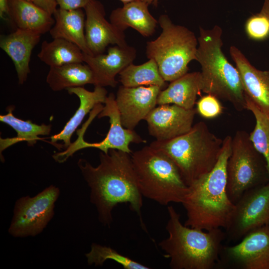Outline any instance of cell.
Returning a JSON list of instances; mask_svg holds the SVG:
<instances>
[{"mask_svg":"<svg viewBox=\"0 0 269 269\" xmlns=\"http://www.w3.org/2000/svg\"><path fill=\"white\" fill-rule=\"evenodd\" d=\"M269 225V182L246 191L235 204L226 239L237 241L259 227Z\"/></svg>","mask_w":269,"mask_h":269,"instance_id":"11","label":"cell"},{"mask_svg":"<svg viewBox=\"0 0 269 269\" xmlns=\"http://www.w3.org/2000/svg\"><path fill=\"white\" fill-rule=\"evenodd\" d=\"M223 141L204 122H200L184 134L167 140H155L149 145L173 161L189 186L214 168L220 155Z\"/></svg>","mask_w":269,"mask_h":269,"instance_id":"5","label":"cell"},{"mask_svg":"<svg viewBox=\"0 0 269 269\" xmlns=\"http://www.w3.org/2000/svg\"><path fill=\"white\" fill-rule=\"evenodd\" d=\"M124 4H126L129 2H130L131 1H133L134 0H120Z\"/></svg>","mask_w":269,"mask_h":269,"instance_id":"37","label":"cell"},{"mask_svg":"<svg viewBox=\"0 0 269 269\" xmlns=\"http://www.w3.org/2000/svg\"><path fill=\"white\" fill-rule=\"evenodd\" d=\"M30 1L51 15L53 14L57 8L56 0H30Z\"/></svg>","mask_w":269,"mask_h":269,"instance_id":"33","label":"cell"},{"mask_svg":"<svg viewBox=\"0 0 269 269\" xmlns=\"http://www.w3.org/2000/svg\"><path fill=\"white\" fill-rule=\"evenodd\" d=\"M69 94L76 95L80 100V106L74 115L58 134L52 135L51 142L54 143L62 140L64 148L71 144V138L86 115L98 104L105 103L107 91L104 87L96 86L93 91H89L83 87L69 88L66 89Z\"/></svg>","mask_w":269,"mask_h":269,"instance_id":"21","label":"cell"},{"mask_svg":"<svg viewBox=\"0 0 269 269\" xmlns=\"http://www.w3.org/2000/svg\"><path fill=\"white\" fill-rule=\"evenodd\" d=\"M60 194L50 185L34 197H22L14 205L8 232L14 237L35 236L40 233L54 214L55 203Z\"/></svg>","mask_w":269,"mask_h":269,"instance_id":"10","label":"cell"},{"mask_svg":"<svg viewBox=\"0 0 269 269\" xmlns=\"http://www.w3.org/2000/svg\"><path fill=\"white\" fill-rule=\"evenodd\" d=\"M26 0L30 1V0Z\"/></svg>","mask_w":269,"mask_h":269,"instance_id":"38","label":"cell"},{"mask_svg":"<svg viewBox=\"0 0 269 269\" xmlns=\"http://www.w3.org/2000/svg\"><path fill=\"white\" fill-rule=\"evenodd\" d=\"M222 29L199 28L196 60L201 65L202 92L229 102L238 111L246 109V96L236 67L222 51Z\"/></svg>","mask_w":269,"mask_h":269,"instance_id":"4","label":"cell"},{"mask_svg":"<svg viewBox=\"0 0 269 269\" xmlns=\"http://www.w3.org/2000/svg\"><path fill=\"white\" fill-rule=\"evenodd\" d=\"M92 0H56L59 7L66 9L84 8Z\"/></svg>","mask_w":269,"mask_h":269,"instance_id":"32","label":"cell"},{"mask_svg":"<svg viewBox=\"0 0 269 269\" xmlns=\"http://www.w3.org/2000/svg\"><path fill=\"white\" fill-rule=\"evenodd\" d=\"M147 3L148 5L152 4L154 6H157L158 4V0H141Z\"/></svg>","mask_w":269,"mask_h":269,"instance_id":"36","label":"cell"},{"mask_svg":"<svg viewBox=\"0 0 269 269\" xmlns=\"http://www.w3.org/2000/svg\"><path fill=\"white\" fill-rule=\"evenodd\" d=\"M196 111L201 117L211 119L220 115L223 107L219 99L210 94L201 97L196 103Z\"/></svg>","mask_w":269,"mask_h":269,"instance_id":"31","label":"cell"},{"mask_svg":"<svg viewBox=\"0 0 269 269\" xmlns=\"http://www.w3.org/2000/svg\"><path fill=\"white\" fill-rule=\"evenodd\" d=\"M167 212L168 236L159 246L170 259V268L212 269L218 266L225 232L221 228L205 231L186 226L172 205L167 207Z\"/></svg>","mask_w":269,"mask_h":269,"instance_id":"3","label":"cell"},{"mask_svg":"<svg viewBox=\"0 0 269 269\" xmlns=\"http://www.w3.org/2000/svg\"><path fill=\"white\" fill-rule=\"evenodd\" d=\"M248 36L253 40H263L269 36V19L261 12L250 17L245 24Z\"/></svg>","mask_w":269,"mask_h":269,"instance_id":"30","label":"cell"},{"mask_svg":"<svg viewBox=\"0 0 269 269\" xmlns=\"http://www.w3.org/2000/svg\"><path fill=\"white\" fill-rule=\"evenodd\" d=\"M162 90L157 86H120L116 101L123 127L134 130L139 122L144 120L155 107L158 96Z\"/></svg>","mask_w":269,"mask_h":269,"instance_id":"15","label":"cell"},{"mask_svg":"<svg viewBox=\"0 0 269 269\" xmlns=\"http://www.w3.org/2000/svg\"><path fill=\"white\" fill-rule=\"evenodd\" d=\"M246 109L253 114L256 125L249 134L250 138L256 149L265 158L269 175V115L261 111L246 97Z\"/></svg>","mask_w":269,"mask_h":269,"instance_id":"28","label":"cell"},{"mask_svg":"<svg viewBox=\"0 0 269 269\" xmlns=\"http://www.w3.org/2000/svg\"><path fill=\"white\" fill-rule=\"evenodd\" d=\"M8 0H0V17L4 19L5 15L8 16Z\"/></svg>","mask_w":269,"mask_h":269,"instance_id":"34","label":"cell"},{"mask_svg":"<svg viewBox=\"0 0 269 269\" xmlns=\"http://www.w3.org/2000/svg\"><path fill=\"white\" fill-rule=\"evenodd\" d=\"M227 175V193L234 204L246 191L269 182L266 160L245 131H238L232 137Z\"/></svg>","mask_w":269,"mask_h":269,"instance_id":"8","label":"cell"},{"mask_svg":"<svg viewBox=\"0 0 269 269\" xmlns=\"http://www.w3.org/2000/svg\"><path fill=\"white\" fill-rule=\"evenodd\" d=\"M195 108L186 109L177 105L155 107L146 117L148 133L157 140H167L185 134L193 127Z\"/></svg>","mask_w":269,"mask_h":269,"instance_id":"14","label":"cell"},{"mask_svg":"<svg viewBox=\"0 0 269 269\" xmlns=\"http://www.w3.org/2000/svg\"><path fill=\"white\" fill-rule=\"evenodd\" d=\"M8 16L17 28L43 34L50 31L54 18L47 11L26 0H8Z\"/></svg>","mask_w":269,"mask_h":269,"instance_id":"23","label":"cell"},{"mask_svg":"<svg viewBox=\"0 0 269 269\" xmlns=\"http://www.w3.org/2000/svg\"><path fill=\"white\" fill-rule=\"evenodd\" d=\"M13 109V107H9L7 114L0 116V122L11 127L17 133L14 137L0 138V157L1 152L9 146L21 141H26L28 146H32L41 138L39 135H48L51 131L50 125H39L30 120L23 121L15 117L12 113Z\"/></svg>","mask_w":269,"mask_h":269,"instance_id":"25","label":"cell"},{"mask_svg":"<svg viewBox=\"0 0 269 269\" xmlns=\"http://www.w3.org/2000/svg\"><path fill=\"white\" fill-rule=\"evenodd\" d=\"M104 104L105 106L97 117L99 119L105 117L109 118L110 127L106 137L99 142L89 143L85 141L83 135L89 125L88 123L86 122L82 128L77 131L78 136L76 141L71 143L65 150L56 153V157L58 161L63 163L76 151L87 147L98 148L106 153L110 149H115L131 154L132 151L129 147L130 143H140L146 141L134 130L123 127L116 97L113 93L107 96Z\"/></svg>","mask_w":269,"mask_h":269,"instance_id":"9","label":"cell"},{"mask_svg":"<svg viewBox=\"0 0 269 269\" xmlns=\"http://www.w3.org/2000/svg\"><path fill=\"white\" fill-rule=\"evenodd\" d=\"M136 54L133 46L114 45L108 48L106 54L91 55L83 53V59L93 72L95 86L115 87L118 84L116 76L133 63Z\"/></svg>","mask_w":269,"mask_h":269,"instance_id":"16","label":"cell"},{"mask_svg":"<svg viewBox=\"0 0 269 269\" xmlns=\"http://www.w3.org/2000/svg\"><path fill=\"white\" fill-rule=\"evenodd\" d=\"M131 158L142 196L162 205L182 203L188 186L167 155L149 145L134 152Z\"/></svg>","mask_w":269,"mask_h":269,"instance_id":"6","label":"cell"},{"mask_svg":"<svg viewBox=\"0 0 269 269\" xmlns=\"http://www.w3.org/2000/svg\"><path fill=\"white\" fill-rule=\"evenodd\" d=\"M83 52L75 44L62 38L44 40L37 56L45 64L56 67L66 64L83 63Z\"/></svg>","mask_w":269,"mask_h":269,"instance_id":"26","label":"cell"},{"mask_svg":"<svg viewBox=\"0 0 269 269\" xmlns=\"http://www.w3.org/2000/svg\"><path fill=\"white\" fill-rule=\"evenodd\" d=\"M232 141L230 135L223 139L214 168L188 186L181 203L186 212L185 226L205 231L228 227L235 210L227 190V164Z\"/></svg>","mask_w":269,"mask_h":269,"instance_id":"2","label":"cell"},{"mask_svg":"<svg viewBox=\"0 0 269 269\" xmlns=\"http://www.w3.org/2000/svg\"><path fill=\"white\" fill-rule=\"evenodd\" d=\"M46 81L54 91H60L69 88L94 85L93 72L89 66L82 63H74L51 67Z\"/></svg>","mask_w":269,"mask_h":269,"instance_id":"24","label":"cell"},{"mask_svg":"<svg viewBox=\"0 0 269 269\" xmlns=\"http://www.w3.org/2000/svg\"><path fill=\"white\" fill-rule=\"evenodd\" d=\"M218 266L269 269V225L251 231L236 245L222 246Z\"/></svg>","mask_w":269,"mask_h":269,"instance_id":"12","label":"cell"},{"mask_svg":"<svg viewBox=\"0 0 269 269\" xmlns=\"http://www.w3.org/2000/svg\"><path fill=\"white\" fill-rule=\"evenodd\" d=\"M158 23L161 32L146 43V56L156 62L163 79L170 82L186 74L189 63L196 60L198 39L187 27L173 23L166 14L161 15Z\"/></svg>","mask_w":269,"mask_h":269,"instance_id":"7","label":"cell"},{"mask_svg":"<svg viewBox=\"0 0 269 269\" xmlns=\"http://www.w3.org/2000/svg\"><path fill=\"white\" fill-rule=\"evenodd\" d=\"M119 75L120 81L125 87L157 86L162 90L167 87V82L163 79L156 62L152 59L140 65L132 63Z\"/></svg>","mask_w":269,"mask_h":269,"instance_id":"27","label":"cell"},{"mask_svg":"<svg viewBox=\"0 0 269 269\" xmlns=\"http://www.w3.org/2000/svg\"><path fill=\"white\" fill-rule=\"evenodd\" d=\"M202 88L201 72L187 73L170 82L168 86L160 91L157 104H172L186 109H193L197 96Z\"/></svg>","mask_w":269,"mask_h":269,"instance_id":"22","label":"cell"},{"mask_svg":"<svg viewBox=\"0 0 269 269\" xmlns=\"http://www.w3.org/2000/svg\"><path fill=\"white\" fill-rule=\"evenodd\" d=\"M88 265L102 266L108 260L121 265L125 269H149L150 268L133 259L121 254L113 248L93 243L89 252L85 255Z\"/></svg>","mask_w":269,"mask_h":269,"instance_id":"29","label":"cell"},{"mask_svg":"<svg viewBox=\"0 0 269 269\" xmlns=\"http://www.w3.org/2000/svg\"><path fill=\"white\" fill-rule=\"evenodd\" d=\"M130 154L110 149L107 153H100V163L96 167L82 158L77 164L90 188V201L96 207L101 223L110 227L114 208L119 204L127 203L145 230L141 215L143 196Z\"/></svg>","mask_w":269,"mask_h":269,"instance_id":"1","label":"cell"},{"mask_svg":"<svg viewBox=\"0 0 269 269\" xmlns=\"http://www.w3.org/2000/svg\"><path fill=\"white\" fill-rule=\"evenodd\" d=\"M269 19V0H265L260 11Z\"/></svg>","mask_w":269,"mask_h":269,"instance_id":"35","label":"cell"},{"mask_svg":"<svg viewBox=\"0 0 269 269\" xmlns=\"http://www.w3.org/2000/svg\"><path fill=\"white\" fill-rule=\"evenodd\" d=\"M85 13V33L88 47L92 55L103 53L109 45H128L124 32L105 18L103 4L97 0L89 2L83 8Z\"/></svg>","mask_w":269,"mask_h":269,"instance_id":"13","label":"cell"},{"mask_svg":"<svg viewBox=\"0 0 269 269\" xmlns=\"http://www.w3.org/2000/svg\"><path fill=\"white\" fill-rule=\"evenodd\" d=\"M41 36L39 33L19 28L9 34L0 35V47L12 61L19 84L26 81L30 72L32 51Z\"/></svg>","mask_w":269,"mask_h":269,"instance_id":"18","label":"cell"},{"mask_svg":"<svg viewBox=\"0 0 269 269\" xmlns=\"http://www.w3.org/2000/svg\"><path fill=\"white\" fill-rule=\"evenodd\" d=\"M148 4L141 0H134L124 4L122 7L114 9L110 15V22L124 31L132 27L144 37L152 35L158 21L150 14Z\"/></svg>","mask_w":269,"mask_h":269,"instance_id":"19","label":"cell"},{"mask_svg":"<svg viewBox=\"0 0 269 269\" xmlns=\"http://www.w3.org/2000/svg\"><path fill=\"white\" fill-rule=\"evenodd\" d=\"M55 23L49 31L54 38H62L78 46L84 53L93 55L85 37V13L82 8H57L53 13Z\"/></svg>","mask_w":269,"mask_h":269,"instance_id":"20","label":"cell"},{"mask_svg":"<svg viewBox=\"0 0 269 269\" xmlns=\"http://www.w3.org/2000/svg\"><path fill=\"white\" fill-rule=\"evenodd\" d=\"M230 54L240 76L245 96L269 115V70L257 69L235 46L230 47Z\"/></svg>","mask_w":269,"mask_h":269,"instance_id":"17","label":"cell"}]
</instances>
